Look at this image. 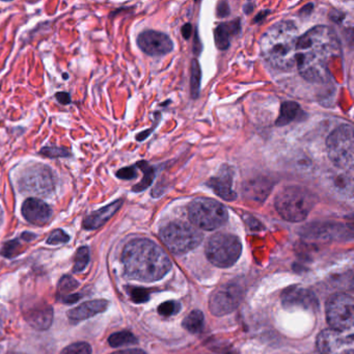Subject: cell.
Here are the masks:
<instances>
[{"label": "cell", "instance_id": "cell-1", "mask_svg": "<svg viewBox=\"0 0 354 354\" xmlns=\"http://www.w3.org/2000/svg\"><path fill=\"white\" fill-rule=\"evenodd\" d=\"M339 55L337 32L329 26H319L298 39L296 65L304 80L322 84L328 80L329 65Z\"/></svg>", "mask_w": 354, "mask_h": 354}, {"label": "cell", "instance_id": "cell-2", "mask_svg": "<svg viewBox=\"0 0 354 354\" xmlns=\"http://www.w3.org/2000/svg\"><path fill=\"white\" fill-rule=\"evenodd\" d=\"M125 273L132 279L152 283L162 279L171 267L165 250L149 239H134L122 254Z\"/></svg>", "mask_w": 354, "mask_h": 354}, {"label": "cell", "instance_id": "cell-3", "mask_svg": "<svg viewBox=\"0 0 354 354\" xmlns=\"http://www.w3.org/2000/svg\"><path fill=\"white\" fill-rule=\"evenodd\" d=\"M299 36L291 21L275 24L261 39V53L265 61L277 70L289 71L297 62V43Z\"/></svg>", "mask_w": 354, "mask_h": 354}, {"label": "cell", "instance_id": "cell-4", "mask_svg": "<svg viewBox=\"0 0 354 354\" xmlns=\"http://www.w3.org/2000/svg\"><path fill=\"white\" fill-rule=\"evenodd\" d=\"M317 203L313 192L302 186H286L275 196V208L286 221L299 223L310 214Z\"/></svg>", "mask_w": 354, "mask_h": 354}, {"label": "cell", "instance_id": "cell-5", "mask_svg": "<svg viewBox=\"0 0 354 354\" xmlns=\"http://www.w3.org/2000/svg\"><path fill=\"white\" fill-rule=\"evenodd\" d=\"M188 216L194 227L205 231H213L225 225L227 211L221 203L211 198H196L188 207Z\"/></svg>", "mask_w": 354, "mask_h": 354}, {"label": "cell", "instance_id": "cell-6", "mask_svg": "<svg viewBox=\"0 0 354 354\" xmlns=\"http://www.w3.org/2000/svg\"><path fill=\"white\" fill-rule=\"evenodd\" d=\"M327 154L337 169H351L354 162L353 128L341 125L335 128L326 140Z\"/></svg>", "mask_w": 354, "mask_h": 354}, {"label": "cell", "instance_id": "cell-7", "mask_svg": "<svg viewBox=\"0 0 354 354\" xmlns=\"http://www.w3.org/2000/svg\"><path fill=\"white\" fill-rule=\"evenodd\" d=\"M241 241L233 234H215L210 238L206 246L207 258L219 268L233 266L241 256Z\"/></svg>", "mask_w": 354, "mask_h": 354}, {"label": "cell", "instance_id": "cell-8", "mask_svg": "<svg viewBox=\"0 0 354 354\" xmlns=\"http://www.w3.org/2000/svg\"><path fill=\"white\" fill-rule=\"evenodd\" d=\"M161 240L174 254H185L200 245L203 234L196 227L182 221L165 225L160 232Z\"/></svg>", "mask_w": 354, "mask_h": 354}, {"label": "cell", "instance_id": "cell-9", "mask_svg": "<svg viewBox=\"0 0 354 354\" xmlns=\"http://www.w3.org/2000/svg\"><path fill=\"white\" fill-rule=\"evenodd\" d=\"M326 319L331 329L352 333L354 322L353 296L347 293L331 296L326 304Z\"/></svg>", "mask_w": 354, "mask_h": 354}, {"label": "cell", "instance_id": "cell-10", "mask_svg": "<svg viewBox=\"0 0 354 354\" xmlns=\"http://www.w3.org/2000/svg\"><path fill=\"white\" fill-rule=\"evenodd\" d=\"M242 297L243 290L238 283H225L211 294L209 308L215 316H225L238 308Z\"/></svg>", "mask_w": 354, "mask_h": 354}, {"label": "cell", "instance_id": "cell-11", "mask_svg": "<svg viewBox=\"0 0 354 354\" xmlns=\"http://www.w3.org/2000/svg\"><path fill=\"white\" fill-rule=\"evenodd\" d=\"M20 188L28 194L48 196L55 189V178L48 167L38 165L24 173L20 180Z\"/></svg>", "mask_w": 354, "mask_h": 354}, {"label": "cell", "instance_id": "cell-12", "mask_svg": "<svg viewBox=\"0 0 354 354\" xmlns=\"http://www.w3.org/2000/svg\"><path fill=\"white\" fill-rule=\"evenodd\" d=\"M317 349L320 354H353V333L325 329L317 337Z\"/></svg>", "mask_w": 354, "mask_h": 354}, {"label": "cell", "instance_id": "cell-13", "mask_svg": "<svg viewBox=\"0 0 354 354\" xmlns=\"http://www.w3.org/2000/svg\"><path fill=\"white\" fill-rule=\"evenodd\" d=\"M138 45L145 53L151 57H162L169 55L174 49V44L169 36L155 30H147L138 36Z\"/></svg>", "mask_w": 354, "mask_h": 354}, {"label": "cell", "instance_id": "cell-14", "mask_svg": "<svg viewBox=\"0 0 354 354\" xmlns=\"http://www.w3.org/2000/svg\"><path fill=\"white\" fill-rule=\"evenodd\" d=\"M281 304L286 308L315 310L318 306L316 296L301 287H290L281 294Z\"/></svg>", "mask_w": 354, "mask_h": 354}, {"label": "cell", "instance_id": "cell-15", "mask_svg": "<svg viewBox=\"0 0 354 354\" xmlns=\"http://www.w3.org/2000/svg\"><path fill=\"white\" fill-rule=\"evenodd\" d=\"M24 313L26 322L38 330H46L53 324V306H49L46 302H34L30 306H26Z\"/></svg>", "mask_w": 354, "mask_h": 354}, {"label": "cell", "instance_id": "cell-16", "mask_svg": "<svg viewBox=\"0 0 354 354\" xmlns=\"http://www.w3.org/2000/svg\"><path fill=\"white\" fill-rule=\"evenodd\" d=\"M207 185L223 200L234 201L237 198V194L234 190V171L231 167L223 165L221 167L216 176L207 182Z\"/></svg>", "mask_w": 354, "mask_h": 354}, {"label": "cell", "instance_id": "cell-17", "mask_svg": "<svg viewBox=\"0 0 354 354\" xmlns=\"http://www.w3.org/2000/svg\"><path fill=\"white\" fill-rule=\"evenodd\" d=\"M22 215L28 223L36 225H45L50 221L53 211L50 207L38 198H30L22 205Z\"/></svg>", "mask_w": 354, "mask_h": 354}, {"label": "cell", "instance_id": "cell-18", "mask_svg": "<svg viewBox=\"0 0 354 354\" xmlns=\"http://www.w3.org/2000/svg\"><path fill=\"white\" fill-rule=\"evenodd\" d=\"M109 306V301L104 299L90 300L76 308H72L68 313V319L71 324H78L82 321L88 320L96 315L104 312Z\"/></svg>", "mask_w": 354, "mask_h": 354}, {"label": "cell", "instance_id": "cell-19", "mask_svg": "<svg viewBox=\"0 0 354 354\" xmlns=\"http://www.w3.org/2000/svg\"><path fill=\"white\" fill-rule=\"evenodd\" d=\"M123 205V200H118L95 212L91 213L84 221V227L86 230H96L104 225Z\"/></svg>", "mask_w": 354, "mask_h": 354}, {"label": "cell", "instance_id": "cell-20", "mask_svg": "<svg viewBox=\"0 0 354 354\" xmlns=\"http://www.w3.org/2000/svg\"><path fill=\"white\" fill-rule=\"evenodd\" d=\"M240 32V20L221 24L214 32L215 44L219 50H227L230 46L231 38Z\"/></svg>", "mask_w": 354, "mask_h": 354}, {"label": "cell", "instance_id": "cell-21", "mask_svg": "<svg viewBox=\"0 0 354 354\" xmlns=\"http://www.w3.org/2000/svg\"><path fill=\"white\" fill-rule=\"evenodd\" d=\"M300 113V106L296 102L283 103L281 107V113H279V117L277 118V126H286L291 122L295 121L297 119L298 115Z\"/></svg>", "mask_w": 354, "mask_h": 354}, {"label": "cell", "instance_id": "cell-22", "mask_svg": "<svg viewBox=\"0 0 354 354\" xmlns=\"http://www.w3.org/2000/svg\"><path fill=\"white\" fill-rule=\"evenodd\" d=\"M204 315L201 310H192L183 320V327L192 333H200L204 326Z\"/></svg>", "mask_w": 354, "mask_h": 354}, {"label": "cell", "instance_id": "cell-23", "mask_svg": "<svg viewBox=\"0 0 354 354\" xmlns=\"http://www.w3.org/2000/svg\"><path fill=\"white\" fill-rule=\"evenodd\" d=\"M136 167L142 169V173H144V178H142L140 183L134 186L133 192H144L145 189H147V188L152 184L153 180H154L155 178V171L153 169V167L149 165V163L146 162V161H140Z\"/></svg>", "mask_w": 354, "mask_h": 354}, {"label": "cell", "instance_id": "cell-24", "mask_svg": "<svg viewBox=\"0 0 354 354\" xmlns=\"http://www.w3.org/2000/svg\"><path fill=\"white\" fill-rule=\"evenodd\" d=\"M109 343L111 347H121V346L132 345L138 343V339L133 333L130 331H119V333H113L109 337Z\"/></svg>", "mask_w": 354, "mask_h": 354}, {"label": "cell", "instance_id": "cell-25", "mask_svg": "<svg viewBox=\"0 0 354 354\" xmlns=\"http://www.w3.org/2000/svg\"><path fill=\"white\" fill-rule=\"evenodd\" d=\"M90 262V250L88 246H82L76 252L75 261H74L73 271L74 272H82Z\"/></svg>", "mask_w": 354, "mask_h": 354}, {"label": "cell", "instance_id": "cell-26", "mask_svg": "<svg viewBox=\"0 0 354 354\" xmlns=\"http://www.w3.org/2000/svg\"><path fill=\"white\" fill-rule=\"evenodd\" d=\"M78 285L80 283L73 277L70 275H64L59 283V296L61 299L72 294L74 290L77 289Z\"/></svg>", "mask_w": 354, "mask_h": 354}, {"label": "cell", "instance_id": "cell-27", "mask_svg": "<svg viewBox=\"0 0 354 354\" xmlns=\"http://www.w3.org/2000/svg\"><path fill=\"white\" fill-rule=\"evenodd\" d=\"M59 354H92V347L90 344L78 342L68 346L65 349L62 350Z\"/></svg>", "mask_w": 354, "mask_h": 354}, {"label": "cell", "instance_id": "cell-28", "mask_svg": "<svg viewBox=\"0 0 354 354\" xmlns=\"http://www.w3.org/2000/svg\"><path fill=\"white\" fill-rule=\"evenodd\" d=\"M201 70L198 62H192V93L194 98L198 96L201 86Z\"/></svg>", "mask_w": 354, "mask_h": 354}, {"label": "cell", "instance_id": "cell-29", "mask_svg": "<svg viewBox=\"0 0 354 354\" xmlns=\"http://www.w3.org/2000/svg\"><path fill=\"white\" fill-rule=\"evenodd\" d=\"M181 304L178 301H167L165 304H161L158 308V313L163 317H171L174 315L178 314Z\"/></svg>", "mask_w": 354, "mask_h": 354}, {"label": "cell", "instance_id": "cell-30", "mask_svg": "<svg viewBox=\"0 0 354 354\" xmlns=\"http://www.w3.org/2000/svg\"><path fill=\"white\" fill-rule=\"evenodd\" d=\"M41 154L49 158H59V157H69L70 152L65 148H59V147H45L40 151Z\"/></svg>", "mask_w": 354, "mask_h": 354}, {"label": "cell", "instance_id": "cell-31", "mask_svg": "<svg viewBox=\"0 0 354 354\" xmlns=\"http://www.w3.org/2000/svg\"><path fill=\"white\" fill-rule=\"evenodd\" d=\"M69 240L70 237L68 234H66L63 230L57 229L55 230V231L49 235L48 239H47V243L51 244V245H57V244L67 243Z\"/></svg>", "mask_w": 354, "mask_h": 354}, {"label": "cell", "instance_id": "cell-32", "mask_svg": "<svg viewBox=\"0 0 354 354\" xmlns=\"http://www.w3.org/2000/svg\"><path fill=\"white\" fill-rule=\"evenodd\" d=\"M130 297L136 304H142L149 300V291L140 288H132L129 290Z\"/></svg>", "mask_w": 354, "mask_h": 354}, {"label": "cell", "instance_id": "cell-33", "mask_svg": "<svg viewBox=\"0 0 354 354\" xmlns=\"http://www.w3.org/2000/svg\"><path fill=\"white\" fill-rule=\"evenodd\" d=\"M20 244L18 240H12V241L8 242L3 245L1 254L7 258H12V257L16 256L18 254V248Z\"/></svg>", "mask_w": 354, "mask_h": 354}, {"label": "cell", "instance_id": "cell-34", "mask_svg": "<svg viewBox=\"0 0 354 354\" xmlns=\"http://www.w3.org/2000/svg\"><path fill=\"white\" fill-rule=\"evenodd\" d=\"M138 171H136V167H125V169H120L117 173V177L123 180H132L136 178Z\"/></svg>", "mask_w": 354, "mask_h": 354}, {"label": "cell", "instance_id": "cell-35", "mask_svg": "<svg viewBox=\"0 0 354 354\" xmlns=\"http://www.w3.org/2000/svg\"><path fill=\"white\" fill-rule=\"evenodd\" d=\"M55 97H57V100H59L61 104L67 105L71 103V97H70V94H68V93H59V94L55 95Z\"/></svg>", "mask_w": 354, "mask_h": 354}, {"label": "cell", "instance_id": "cell-36", "mask_svg": "<svg viewBox=\"0 0 354 354\" xmlns=\"http://www.w3.org/2000/svg\"><path fill=\"white\" fill-rule=\"evenodd\" d=\"M80 298H82V295H80V294H70V295L62 298L61 300L62 301L65 302L66 304H72L77 302Z\"/></svg>", "mask_w": 354, "mask_h": 354}, {"label": "cell", "instance_id": "cell-37", "mask_svg": "<svg viewBox=\"0 0 354 354\" xmlns=\"http://www.w3.org/2000/svg\"><path fill=\"white\" fill-rule=\"evenodd\" d=\"M230 13L229 6L227 3H221L218 5V9H217V14L219 17H225L227 14Z\"/></svg>", "mask_w": 354, "mask_h": 354}, {"label": "cell", "instance_id": "cell-38", "mask_svg": "<svg viewBox=\"0 0 354 354\" xmlns=\"http://www.w3.org/2000/svg\"><path fill=\"white\" fill-rule=\"evenodd\" d=\"M113 354H147L144 350L142 349H127L122 350V351L115 352Z\"/></svg>", "mask_w": 354, "mask_h": 354}, {"label": "cell", "instance_id": "cell-39", "mask_svg": "<svg viewBox=\"0 0 354 354\" xmlns=\"http://www.w3.org/2000/svg\"><path fill=\"white\" fill-rule=\"evenodd\" d=\"M3 209H1V207H0V225H1V223H3Z\"/></svg>", "mask_w": 354, "mask_h": 354}, {"label": "cell", "instance_id": "cell-40", "mask_svg": "<svg viewBox=\"0 0 354 354\" xmlns=\"http://www.w3.org/2000/svg\"><path fill=\"white\" fill-rule=\"evenodd\" d=\"M3 333V324H1V321H0V335Z\"/></svg>", "mask_w": 354, "mask_h": 354}, {"label": "cell", "instance_id": "cell-41", "mask_svg": "<svg viewBox=\"0 0 354 354\" xmlns=\"http://www.w3.org/2000/svg\"><path fill=\"white\" fill-rule=\"evenodd\" d=\"M10 354H22V353H10Z\"/></svg>", "mask_w": 354, "mask_h": 354}]
</instances>
